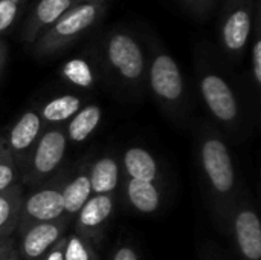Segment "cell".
Returning a JSON list of instances; mask_svg holds the SVG:
<instances>
[{
  "mask_svg": "<svg viewBox=\"0 0 261 260\" xmlns=\"http://www.w3.org/2000/svg\"><path fill=\"white\" fill-rule=\"evenodd\" d=\"M102 60L113 77L130 87H141L147 78V58L139 40L127 29L115 28L102 43Z\"/></svg>",
  "mask_w": 261,
  "mask_h": 260,
  "instance_id": "6da1fadb",
  "label": "cell"
},
{
  "mask_svg": "<svg viewBox=\"0 0 261 260\" xmlns=\"http://www.w3.org/2000/svg\"><path fill=\"white\" fill-rule=\"evenodd\" d=\"M107 3H81L61 15L32 44L34 55L49 57L90 31L106 14Z\"/></svg>",
  "mask_w": 261,
  "mask_h": 260,
  "instance_id": "7a4b0ae2",
  "label": "cell"
},
{
  "mask_svg": "<svg viewBox=\"0 0 261 260\" xmlns=\"http://www.w3.org/2000/svg\"><path fill=\"white\" fill-rule=\"evenodd\" d=\"M200 162L213 195L226 204L236 190V167L229 147L217 135H206L200 144Z\"/></svg>",
  "mask_w": 261,
  "mask_h": 260,
  "instance_id": "3957f363",
  "label": "cell"
},
{
  "mask_svg": "<svg viewBox=\"0 0 261 260\" xmlns=\"http://www.w3.org/2000/svg\"><path fill=\"white\" fill-rule=\"evenodd\" d=\"M257 2L258 0L223 2L219 35L223 49L232 57H240L251 40Z\"/></svg>",
  "mask_w": 261,
  "mask_h": 260,
  "instance_id": "277c9868",
  "label": "cell"
},
{
  "mask_svg": "<svg viewBox=\"0 0 261 260\" xmlns=\"http://www.w3.org/2000/svg\"><path fill=\"white\" fill-rule=\"evenodd\" d=\"M67 143L63 127H54L41 133L26 162L21 185H35L55 173L66 156Z\"/></svg>",
  "mask_w": 261,
  "mask_h": 260,
  "instance_id": "5b68a950",
  "label": "cell"
},
{
  "mask_svg": "<svg viewBox=\"0 0 261 260\" xmlns=\"http://www.w3.org/2000/svg\"><path fill=\"white\" fill-rule=\"evenodd\" d=\"M147 78L153 95L171 110L185 100V80L177 61L164 49H156L147 69Z\"/></svg>",
  "mask_w": 261,
  "mask_h": 260,
  "instance_id": "8992f818",
  "label": "cell"
},
{
  "mask_svg": "<svg viewBox=\"0 0 261 260\" xmlns=\"http://www.w3.org/2000/svg\"><path fill=\"white\" fill-rule=\"evenodd\" d=\"M61 181H55L54 185L38 188L28 196H23L21 202V213L17 227V233L21 234L32 225L41 222L57 221L64 216V205H63V188Z\"/></svg>",
  "mask_w": 261,
  "mask_h": 260,
  "instance_id": "52a82bcc",
  "label": "cell"
},
{
  "mask_svg": "<svg viewBox=\"0 0 261 260\" xmlns=\"http://www.w3.org/2000/svg\"><path fill=\"white\" fill-rule=\"evenodd\" d=\"M200 93L211 115L225 124H232L240 116V106L229 83L216 72H205L199 80Z\"/></svg>",
  "mask_w": 261,
  "mask_h": 260,
  "instance_id": "ba28073f",
  "label": "cell"
},
{
  "mask_svg": "<svg viewBox=\"0 0 261 260\" xmlns=\"http://www.w3.org/2000/svg\"><path fill=\"white\" fill-rule=\"evenodd\" d=\"M72 219L66 215L57 221L41 222L29 227L20 236V244L17 248L20 260H43L47 251L66 236V230Z\"/></svg>",
  "mask_w": 261,
  "mask_h": 260,
  "instance_id": "9c48e42d",
  "label": "cell"
},
{
  "mask_svg": "<svg viewBox=\"0 0 261 260\" xmlns=\"http://www.w3.org/2000/svg\"><path fill=\"white\" fill-rule=\"evenodd\" d=\"M113 211L115 199L112 195H93L75 216V233L96 248Z\"/></svg>",
  "mask_w": 261,
  "mask_h": 260,
  "instance_id": "30bf717a",
  "label": "cell"
},
{
  "mask_svg": "<svg viewBox=\"0 0 261 260\" xmlns=\"http://www.w3.org/2000/svg\"><path fill=\"white\" fill-rule=\"evenodd\" d=\"M43 126L44 123L40 116V112L31 109L26 110L11 127L8 136L5 138V144L11 152L17 167L26 166L35 143L41 136Z\"/></svg>",
  "mask_w": 261,
  "mask_h": 260,
  "instance_id": "8fae6325",
  "label": "cell"
},
{
  "mask_svg": "<svg viewBox=\"0 0 261 260\" xmlns=\"http://www.w3.org/2000/svg\"><path fill=\"white\" fill-rule=\"evenodd\" d=\"M76 5V0H35L23 23L21 40L26 44H34L47 28Z\"/></svg>",
  "mask_w": 261,
  "mask_h": 260,
  "instance_id": "7c38bea8",
  "label": "cell"
},
{
  "mask_svg": "<svg viewBox=\"0 0 261 260\" xmlns=\"http://www.w3.org/2000/svg\"><path fill=\"white\" fill-rule=\"evenodd\" d=\"M232 231L237 248L245 260L261 259V222L258 215L249 208H240L232 218Z\"/></svg>",
  "mask_w": 261,
  "mask_h": 260,
  "instance_id": "4fadbf2b",
  "label": "cell"
},
{
  "mask_svg": "<svg viewBox=\"0 0 261 260\" xmlns=\"http://www.w3.org/2000/svg\"><path fill=\"white\" fill-rule=\"evenodd\" d=\"M23 196L21 184H15L0 192V239L12 238L14 231L17 230Z\"/></svg>",
  "mask_w": 261,
  "mask_h": 260,
  "instance_id": "5bb4252c",
  "label": "cell"
},
{
  "mask_svg": "<svg viewBox=\"0 0 261 260\" xmlns=\"http://www.w3.org/2000/svg\"><path fill=\"white\" fill-rule=\"evenodd\" d=\"M125 193L132 207L139 213L150 215L161 207L162 195L156 182H145V181L127 178Z\"/></svg>",
  "mask_w": 261,
  "mask_h": 260,
  "instance_id": "9a60e30c",
  "label": "cell"
},
{
  "mask_svg": "<svg viewBox=\"0 0 261 260\" xmlns=\"http://www.w3.org/2000/svg\"><path fill=\"white\" fill-rule=\"evenodd\" d=\"M92 195H112L119 182V164L112 156L96 159L89 169Z\"/></svg>",
  "mask_w": 261,
  "mask_h": 260,
  "instance_id": "2e32d148",
  "label": "cell"
},
{
  "mask_svg": "<svg viewBox=\"0 0 261 260\" xmlns=\"http://www.w3.org/2000/svg\"><path fill=\"white\" fill-rule=\"evenodd\" d=\"M122 162L127 178L145 182H156L159 178V169L154 156L142 147L128 149L124 153Z\"/></svg>",
  "mask_w": 261,
  "mask_h": 260,
  "instance_id": "e0dca14e",
  "label": "cell"
},
{
  "mask_svg": "<svg viewBox=\"0 0 261 260\" xmlns=\"http://www.w3.org/2000/svg\"><path fill=\"white\" fill-rule=\"evenodd\" d=\"M63 196V205H64V215L67 218H75L78 211L83 208V205L93 196L89 181V170L81 172L70 181L63 184L61 188Z\"/></svg>",
  "mask_w": 261,
  "mask_h": 260,
  "instance_id": "ac0fdd59",
  "label": "cell"
},
{
  "mask_svg": "<svg viewBox=\"0 0 261 260\" xmlns=\"http://www.w3.org/2000/svg\"><path fill=\"white\" fill-rule=\"evenodd\" d=\"M101 118H102V109L98 104H89L86 107H81L69 120L67 127L64 129L67 141L83 143L84 139H87L99 126Z\"/></svg>",
  "mask_w": 261,
  "mask_h": 260,
  "instance_id": "d6986e66",
  "label": "cell"
},
{
  "mask_svg": "<svg viewBox=\"0 0 261 260\" xmlns=\"http://www.w3.org/2000/svg\"><path fill=\"white\" fill-rule=\"evenodd\" d=\"M83 107V100L76 95H60L49 100L40 110L43 123H64L69 121Z\"/></svg>",
  "mask_w": 261,
  "mask_h": 260,
  "instance_id": "ffe728a7",
  "label": "cell"
},
{
  "mask_svg": "<svg viewBox=\"0 0 261 260\" xmlns=\"http://www.w3.org/2000/svg\"><path fill=\"white\" fill-rule=\"evenodd\" d=\"M60 74L67 83L76 87H83V89L93 87L96 81V75H95V69L92 63L83 57H75V58L67 60L61 66Z\"/></svg>",
  "mask_w": 261,
  "mask_h": 260,
  "instance_id": "44dd1931",
  "label": "cell"
},
{
  "mask_svg": "<svg viewBox=\"0 0 261 260\" xmlns=\"http://www.w3.org/2000/svg\"><path fill=\"white\" fill-rule=\"evenodd\" d=\"M64 260H98L96 248L80 234H69L66 236Z\"/></svg>",
  "mask_w": 261,
  "mask_h": 260,
  "instance_id": "7402d4cb",
  "label": "cell"
},
{
  "mask_svg": "<svg viewBox=\"0 0 261 260\" xmlns=\"http://www.w3.org/2000/svg\"><path fill=\"white\" fill-rule=\"evenodd\" d=\"M252 46H251V70L255 84L261 86V3L257 2L255 15H254V26H252Z\"/></svg>",
  "mask_w": 261,
  "mask_h": 260,
  "instance_id": "603a6c76",
  "label": "cell"
},
{
  "mask_svg": "<svg viewBox=\"0 0 261 260\" xmlns=\"http://www.w3.org/2000/svg\"><path fill=\"white\" fill-rule=\"evenodd\" d=\"M28 0H0V38L20 20Z\"/></svg>",
  "mask_w": 261,
  "mask_h": 260,
  "instance_id": "cb8c5ba5",
  "label": "cell"
},
{
  "mask_svg": "<svg viewBox=\"0 0 261 260\" xmlns=\"http://www.w3.org/2000/svg\"><path fill=\"white\" fill-rule=\"evenodd\" d=\"M18 167L5 144V138L0 136V192L17 184Z\"/></svg>",
  "mask_w": 261,
  "mask_h": 260,
  "instance_id": "d4e9b609",
  "label": "cell"
},
{
  "mask_svg": "<svg viewBox=\"0 0 261 260\" xmlns=\"http://www.w3.org/2000/svg\"><path fill=\"white\" fill-rule=\"evenodd\" d=\"M185 6H188L194 14L205 15L214 5L216 0H182Z\"/></svg>",
  "mask_w": 261,
  "mask_h": 260,
  "instance_id": "484cf974",
  "label": "cell"
},
{
  "mask_svg": "<svg viewBox=\"0 0 261 260\" xmlns=\"http://www.w3.org/2000/svg\"><path fill=\"white\" fill-rule=\"evenodd\" d=\"M64 247H66V236H63L43 257V260H64Z\"/></svg>",
  "mask_w": 261,
  "mask_h": 260,
  "instance_id": "4316f807",
  "label": "cell"
},
{
  "mask_svg": "<svg viewBox=\"0 0 261 260\" xmlns=\"http://www.w3.org/2000/svg\"><path fill=\"white\" fill-rule=\"evenodd\" d=\"M112 260H139V256L130 245H122L113 253Z\"/></svg>",
  "mask_w": 261,
  "mask_h": 260,
  "instance_id": "83f0119b",
  "label": "cell"
},
{
  "mask_svg": "<svg viewBox=\"0 0 261 260\" xmlns=\"http://www.w3.org/2000/svg\"><path fill=\"white\" fill-rule=\"evenodd\" d=\"M15 248V244L12 241V238L9 239H0V260H5L8 257V254Z\"/></svg>",
  "mask_w": 261,
  "mask_h": 260,
  "instance_id": "f1b7e54d",
  "label": "cell"
},
{
  "mask_svg": "<svg viewBox=\"0 0 261 260\" xmlns=\"http://www.w3.org/2000/svg\"><path fill=\"white\" fill-rule=\"evenodd\" d=\"M5 63H6V44L0 38V75H2V70L5 67Z\"/></svg>",
  "mask_w": 261,
  "mask_h": 260,
  "instance_id": "f546056e",
  "label": "cell"
},
{
  "mask_svg": "<svg viewBox=\"0 0 261 260\" xmlns=\"http://www.w3.org/2000/svg\"><path fill=\"white\" fill-rule=\"evenodd\" d=\"M5 260H20V257H18V253H17V248H14L9 254H8V257Z\"/></svg>",
  "mask_w": 261,
  "mask_h": 260,
  "instance_id": "4dcf8cb0",
  "label": "cell"
},
{
  "mask_svg": "<svg viewBox=\"0 0 261 260\" xmlns=\"http://www.w3.org/2000/svg\"><path fill=\"white\" fill-rule=\"evenodd\" d=\"M78 5L81 3H107V0H76Z\"/></svg>",
  "mask_w": 261,
  "mask_h": 260,
  "instance_id": "1f68e13d",
  "label": "cell"
}]
</instances>
